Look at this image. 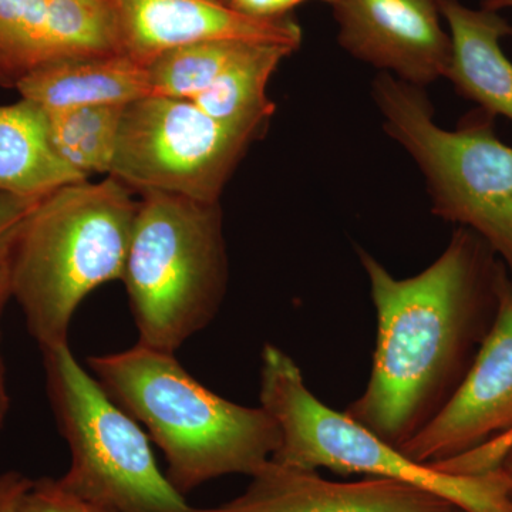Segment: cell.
<instances>
[{
    "label": "cell",
    "instance_id": "1",
    "mask_svg": "<svg viewBox=\"0 0 512 512\" xmlns=\"http://www.w3.org/2000/svg\"><path fill=\"white\" fill-rule=\"evenodd\" d=\"M377 319L365 392L345 413L400 448L453 399L493 325L504 265L476 232L457 227L433 264L394 278L359 249Z\"/></svg>",
    "mask_w": 512,
    "mask_h": 512
},
{
    "label": "cell",
    "instance_id": "2",
    "mask_svg": "<svg viewBox=\"0 0 512 512\" xmlns=\"http://www.w3.org/2000/svg\"><path fill=\"white\" fill-rule=\"evenodd\" d=\"M94 379L163 451L165 476L185 495L231 474L254 476L272 460L281 434L264 407L211 392L175 353L134 345L87 359Z\"/></svg>",
    "mask_w": 512,
    "mask_h": 512
},
{
    "label": "cell",
    "instance_id": "3",
    "mask_svg": "<svg viewBox=\"0 0 512 512\" xmlns=\"http://www.w3.org/2000/svg\"><path fill=\"white\" fill-rule=\"evenodd\" d=\"M133 190L109 177L45 195L13 232L10 289L40 349L69 343L84 299L121 281L136 221Z\"/></svg>",
    "mask_w": 512,
    "mask_h": 512
},
{
    "label": "cell",
    "instance_id": "4",
    "mask_svg": "<svg viewBox=\"0 0 512 512\" xmlns=\"http://www.w3.org/2000/svg\"><path fill=\"white\" fill-rule=\"evenodd\" d=\"M228 276L220 202L141 192L121 276L137 343L177 352L218 315Z\"/></svg>",
    "mask_w": 512,
    "mask_h": 512
},
{
    "label": "cell",
    "instance_id": "5",
    "mask_svg": "<svg viewBox=\"0 0 512 512\" xmlns=\"http://www.w3.org/2000/svg\"><path fill=\"white\" fill-rule=\"evenodd\" d=\"M372 97L387 136L426 180L431 212L476 232L512 276V147L497 137L495 117L478 109L447 130L424 89L386 73Z\"/></svg>",
    "mask_w": 512,
    "mask_h": 512
},
{
    "label": "cell",
    "instance_id": "6",
    "mask_svg": "<svg viewBox=\"0 0 512 512\" xmlns=\"http://www.w3.org/2000/svg\"><path fill=\"white\" fill-rule=\"evenodd\" d=\"M259 402L281 434L275 463L403 481L467 512H512L494 471L453 474L417 463L345 412L326 406L311 392L295 360L271 343L262 350Z\"/></svg>",
    "mask_w": 512,
    "mask_h": 512
},
{
    "label": "cell",
    "instance_id": "7",
    "mask_svg": "<svg viewBox=\"0 0 512 512\" xmlns=\"http://www.w3.org/2000/svg\"><path fill=\"white\" fill-rule=\"evenodd\" d=\"M47 394L69 446L64 487L111 512H205L158 467L150 439L74 357L69 343L42 350Z\"/></svg>",
    "mask_w": 512,
    "mask_h": 512
},
{
    "label": "cell",
    "instance_id": "8",
    "mask_svg": "<svg viewBox=\"0 0 512 512\" xmlns=\"http://www.w3.org/2000/svg\"><path fill=\"white\" fill-rule=\"evenodd\" d=\"M256 138L212 119L191 100L143 97L124 107L109 175L140 194L220 202Z\"/></svg>",
    "mask_w": 512,
    "mask_h": 512
},
{
    "label": "cell",
    "instance_id": "9",
    "mask_svg": "<svg viewBox=\"0 0 512 512\" xmlns=\"http://www.w3.org/2000/svg\"><path fill=\"white\" fill-rule=\"evenodd\" d=\"M512 433V276L503 269L493 325L453 399L400 451L440 464Z\"/></svg>",
    "mask_w": 512,
    "mask_h": 512
},
{
    "label": "cell",
    "instance_id": "10",
    "mask_svg": "<svg viewBox=\"0 0 512 512\" xmlns=\"http://www.w3.org/2000/svg\"><path fill=\"white\" fill-rule=\"evenodd\" d=\"M340 47L404 83L424 87L446 76L451 40L437 0H329Z\"/></svg>",
    "mask_w": 512,
    "mask_h": 512
},
{
    "label": "cell",
    "instance_id": "11",
    "mask_svg": "<svg viewBox=\"0 0 512 512\" xmlns=\"http://www.w3.org/2000/svg\"><path fill=\"white\" fill-rule=\"evenodd\" d=\"M247 490L205 512H453L457 505L390 478L330 481L318 471L268 461Z\"/></svg>",
    "mask_w": 512,
    "mask_h": 512
},
{
    "label": "cell",
    "instance_id": "12",
    "mask_svg": "<svg viewBox=\"0 0 512 512\" xmlns=\"http://www.w3.org/2000/svg\"><path fill=\"white\" fill-rule=\"evenodd\" d=\"M126 55L148 66L175 47L207 40H249L298 50L302 29L291 18L256 20L217 0H116Z\"/></svg>",
    "mask_w": 512,
    "mask_h": 512
},
{
    "label": "cell",
    "instance_id": "13",
    "mask_svg": "<svg viewBox=\"0 0 512 512\" xmlns=\"http://www.w3.org/2000/svg\"><path fill=\"white\" fill-rule=\"evenodd\" d=\"M437 5L451 40L444 77L478 109L512 123V62L501 47L512 26L500 12L468 8L460 0H437Z\"/></svg>",
    "mask_w": 512,
    "mask_h": 512
},
{
    "label": "cell",
    "instance_id": "14",
    "mask_svg": "<svg viewBox=\"0 0 512 512\" xmlns=\"http://www.w3.org/2000/svg\"><path fill=\"white\" fill-rule=\"evenodd\" d=\"M16 90L45 110L126 106L151 96L147 67L127 55L42 64Z\"/></svg>",
    "mask_w": 512,
    "mask_h": 512
},
{
    "label": "cell",
    "instance_id": "15",
    "mask_svg": "<svg viewBox=\"0 0 512 512\" xmlns=\"http://www.w3.org/2000/svg\"><path fill=\"white\" fill-rule=\"evenodd\" d=\"M86 180L56 153L40 104L20 97L18 103L0 106V192L45 197Z\"/></svg>",
    "mask_w": 512,
    "mask_h": 512
},
{
    "label": "cell",
    "instance_id": "16",
    "mask_svg": "<svg viewBox=\"0 0 512 512\" xmlns=\"http://www.w3.org/2000/svg\"><path fill=\"white\" fill-rule=\"evenodd\" d=\"M295 52L276 43L249 42L214 83L191 101L221 124L261 137L275 113L266 87L282 60Z\"/></svg>",
    "mask_w": 512,
    "mask_h": 512
},
{
    "label": "cell",
    "instance_id": "17",
    "mask_svg": "<svg viewBox=\"0 0 512 512\" xmlns=\"http://www.w3.org/2000/svg\"><path fill=\"white\" fill-rule=\"evenodd\" d=\"M117 55L126 50L116 0H49L40 66Z\"/></svg>",
    "mask_w": 512,
    "mask_h": 512
},
{
    "label": "cell",
    "instance_id": "18",
    "mask_svg": "<svg viewBox=\"0 0 512 512\" xmlns=\"http://www.w3.org/2000/svg\"><path fill=\"white\" fill-rule=\"evenodd\" d=\"M126 106L46 110L56 153L64 163L86 177L109 175Z\"/></svg>",
    "mask_w": 512,
    "mask_h": 512
},
{
    "label": "cell",
    "instance_id": "19",
    "mask_svg": "<svg viewBox=\"0 0 512 512\" xmlns=\"http://www.w3.org/2000/svg\"><path fill=\"white\" fill-rule=\"evenodd\" d=\"M249 40H207L175 47L148 64L151 96L191 100L234 62Z\"/></svg>",
    "mask_w": 512,
    "mask_h": 512
},
{
    "label": "cell",
    "instance_id": "20",
    "mask_svg": "<svg viewBox=\"0 0 512 512\" xmlns=\"http://www.w3.org/2000/svg\"><path fill=\"white\" fill-rule=\"evenodd\" d=\"M49 0H0V86L15 89L43 59Z\"/></svg>",
    "mask_w": 512,
    "mask_h": 512
},
{
    "label": "cell",
    "instance_id": "21",
    "mask_svg": "<svg viewBox=\"0 0 512 512\" xmlns=\"http://www.w3.org/2000/svg\"><path fill=\"white\" fill-rule=\"evenodd\" d=\"M16 512H111L74 494L59 478L33 480Z\"/></svg>",
    "mask_w": 512,
    "mask_h": 512
},
{
    "label": "cell",
    "instance_id": "22",
    "mask_svg": "<svg viewBox=\"0 0 512 512\" xmlns=\"http://www.w3.org/2000/svg\"><path fill=\"white\" fill-rule=\"evenodd\" d=\"M512 443V433L501 439L493 441V443L485 444V446L464 454L453 460L444 461V463L434 464V467L453 474H485L494 470L498 458L505 448Z\"/></svg>",
    "mask_w": 512,
    "mask_h": 512
},
{
    "label": "cell",
    "instance_id": "23",
    "mask_svg": "<svg viewBox=\"0 0 512 512\" xmlns=\"http://www.w3.org/2000/svg\"><path fill=\"white\" fill-rule=\"evenodd\" d=\"M16 229V228H15ZM13 229V232H15ZM12 234L0 244V325H2V316L5 312L9 299H12V289H10V242ZM10 409V397L8 392V383H6L5 362L2 356V328H0V431L5 426L6 417Z\"/></svg>",
    "mask_w": 512,
    "mask_h": 512
},
{
    "label": "cell",
    "instance_id": "24",
    "mask_svg": "<svg viewBox=\"0 0 512 512\" xmlns=\"http://www.w3.org/2000/svg\"><path fill=\"white\" fill-rule=\"evenodd\" d=\"M222 6L256 20H279L289 18V12L308 0H217ZM328 3L329 0H320Z\"/></svg>",
    "mask_w": 512,
    "mask_h": 512
},
{
    "label": "cell",
    "instance_id": "25",
    "mask_svg": "<svg viewBox=\"0 0 512 512\" xmlns=\"http://www.w3.org/2000/svg\"><path fill=\"white\" fill-rule=\"evenodd\" d=\"M43 197H22V195L0 192V244L12 234L13 229L25 220L37 202Z\"/></svg>",
    "mask_w": 512,
    "mask_h": 512
},
{
    "label": "cell",
    "instance_id": "26",
    "mask_svg": "<svg viewBox=\"0 0 512 512\" xmlns=\"http://www.w3.org/2000/svg\"><path fill=\"white\" fill-rule=\"evenodd\" d=\"M32 484V478L19 471L0 473V512H16L20 500Z\"/></svg>",
    "mask_w": 512,
    "mask_h": 512
},
{
    "label": "cell",
    "instance_id": "27",
    "mask_svg": "<svg viewBox=\"0 0 512 512\" xmlns=\"http://www.w3.org/2000/svg\"><path fill=\"white\" fill-rule=\"evenodd\" d=\"M494 473L503 483L505 495L512 507V443L505 448L494 467Z\"/></svg>",
    "mask_w": 512,
    "mask_h": 512
},
{
    "label": "cell",
    "instance_id": "28",
    "mask_svg": "<svg viewBox=\"0 0 512 512\" xmlns=\"http://www.w3.org/2000/svg\"><path fill=\"white\" fill-rule=\"evenodd\" d=\"M480 8L501 12V10L512 9V0H481Z\"/></svg>",
    "mask_w": 512,
    "mask_h": 512
},
{
    "label": "cell",
    "instance_id": "29",
    "mask_svg": "<svg viewBox=\"0 0 512 512\" xmlns=\"http://www.w3.org/2000/svg\"><path fill=\"white\" fill-rule=\"evenodd\" d=\"M453 512H467V511L461 510V508H456V510H454Z\"/></svg>",
    "mask_w": 512,
    "mask_h": 512
}]
</instances>
